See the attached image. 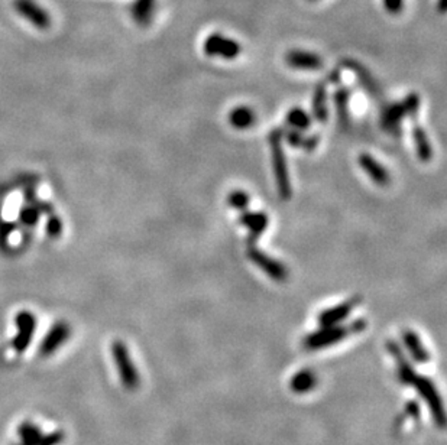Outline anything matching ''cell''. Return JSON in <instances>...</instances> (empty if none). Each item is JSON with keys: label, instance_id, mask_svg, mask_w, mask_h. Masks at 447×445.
Segmentation results:
<instances>
[{"label": "cell", "instance_id": "34", "mask_svg": "<svg viewBox=\"0 0 447 445\" xmlns=\"http://www.w3.org/2000/svg\"><path fill=\"white\" fill-rule=\"evenodd\" d=\"M13 445H22V444H13Z\"/></svg>", "mask_w": 447, "mask_h": 445}, {"label": "cell", "instance_id": "6", "mask_svg": "<svg viewBox=\"0 0 447 445\" xmlns=\"http://www.w3.org/2000/svg\"><path fill=\"white\" fill-rule=\"evenodd\" d=\"M18 437L22 445H61L64 442L66 434L63 431L44 434L35 422L23 421L18 426Z\"/></svg>", "mask_w": 447, "mask_h": 445}, {"label": "cell", "instance_id": "11", "mask_svg": "<svg viewBox=\"0 0 447 445\" xmlns=\"http://www.w3.org/2000/svg\"><path fill=\"white\" fill-rule=\"evenodd\" d=\"M361 304V296H353L345 302H341L332 308H327L325 311H321L318 315V324L321 327L326 325H337L342 324L346 318L350 315V312L356 308Z\"/></svg>", "mask_w": 447, "mask_h": 445}, {"label": "cell", "instance_id": "13", "mask_svg": "<svg viewBox=\"0 0 447 445\" xmlns=\"http://www.w3.org/2000/svg\"><path fill=\"white\" fill-rule=\"evenodd\" d=\"M387 348H388V353L395 359L398 380L403 385L410 386L411 381L415 377V375H417V372H415L411 360L407 359V356L403 353V350H401V347L395 341H388L387 343Z\"/></svg>", "mask_w": 447, "mask_h": 445}, {"label": "cell", "instance_id": "30", "mask_svg": "<svg viewBox=\"0 0 447 445\" xmlns=\"http://www.w3.org/2000/svg\"><path fill=\"white\" fill-rule=\"evenodd\" d=\"M61 230H63V226H61V223L58 218H51V221L48 223V234L51 237H58Z\"/></svg>", "mask_w": 447, "mask_h": 445}, {"label": "cell", "instance_id": "24", "mask_svg": "<svg viewBox=\"0 0 447 445\" xmlns=\"http://www.w3.org/2000/svg\"><path fill=\"white\" fill-rule=\"evenodd\" d=\"M229 120H230V124L236 127V129L245 131V129H248V127L254 126L256 116H255V111L252 108L246 107V106H239L232 110V113H230V116H229Z\"/></svg>", "mask_w": 447, "mask_h": 445}, {"label": "cell", "instance_id": "5", "mask_svg": "<svg viewBox=\"0 0 447 445\" xmlns=\"http://www.w3.org/2000/svg\"><path fill=\"white\" fill-rule=\"evenodd\" d=\"M15 325H17V334L12 340V348L17 354H22L35 336L37 318L30 311H21L15 316Z\"/></svg>", "mask_w": 447, "mask_h": 445}, {"label": "cell", "instance_id": "12", "mask_svg": "<svg viewBox=\"0 0 447 445\" xmlns=\"http://www.w3.org/2000/svg\"><path fill=\"white\" fill-rule=\"evenodd\" d=\"M268 223H269V218L265 213H262V211L254 213V211H248V210L242 211V214L239 217V225L245 226L249 230L248 246H254L256 243L258 238L267 230Z\"/></svg>", "mask_w": 447, "mask_h": 445}, {"label": "cell", "instance_id": "32", "mask_svg": "<svg viewBox=\"0 0 447 445\" xmlns=\"http://www.w3.org/2000/svg\"><path fill=\"white\" fill-rule=\"evenodd\" d=\"M329 78H330V82H332V83H339V79H341V74H339V71H333V73L329 75Z\"/></svg>", "mask_w": 447, "mask_h": 445}, {"label": "cell", "instance_id": "8", "mask_svg": "<svg viewBox=\"0 0 447 445\" xmlns=\"http://www.w3.org/2000/svg\"><path fill=\"white\" fill-rule=\"evenodd\" d=\"M71 336V327L66 321H57L53 324V327L45 334L44 340L39 344L38 354L44 359H47L53 354H55L59 347L66 344Z\"/></svg>", "mask_w": 447, "mask_h": 445}, {"label": "cell", "instance_id": "28", "mask_svg": "<svg viewBox=\"0 0 447 445\" xmlns=\"http://www.w3.org/2000/svg\"><path fill=\"white\" fill-rule=\"evenodd\" d=\"M403 106L406 108V115L411 119V120H417V115H419V110H420V97L417 93H410L406 100L403 102Z\"/></svg>", "mask_w": 447, "mask_h": 445}, {"label": "cell", "instance_id": "35", "mask_svg": "<svg viewBox=\"0 0 447 445\" xmlns=\"http://www.w3.org/2000/svg\"><path fill=\"white\" fill-rule=\"evenodd\" d=\"M312 2H313V0H312Z\"/></svg>", "mask_w": 447, "mask_h": 445}, {"label": "cell", "instance_id": "10", "mask_svg": "<svg viewBox=\"0 0 447 445\" xmlns=\"http://www.w3.org/2000/svg\"><path fill=\"white\" fill-rule=\"evenodd\" d=\"M203 50L210 57H222L226 59H234L240 54L242 46L236 41L226 38L222 34H211L205 41Z\"/></svg>", "mask_w": 447, "mask_h": 445}, {"label": "cell", "instance_id": "29", "mask_svg": "<svg viewBox=\"0 0 447 445\" xmlns=\"http://www.w3.org/2000/svg\"><path fill=\"white\" fill-rule=\"evenodd\" d=\"M383 8L392 15H398L404 9V0H383Z\"/></svg>", "mask_w": 447, "mask_h": 445}, {"label": "cell", "instance_id": "27", "mask_svg": "<svg viewBox=\"0 0 447 445\" xmlns=\"http://www.w3.org/2000/svg\"><path fill=\"white\" fill-rule=\"evenodd\" d=\"M249 202H251V197L248 196V193H245L242 189L234 191V193H230L227 197V204L238 211L248 210Z\"/></svg>", "mask_w": 447, "mask_h": 445}, {"label": "cell", "instance_id": "19", "mask_svg": "<svg viewBox=\"0 0 447 445\" xmlns=\"http://www.w3.org/2000/svg\"><path fill=\"white\" fill-rule=\"evenodd\" d=\"M316 385H317V376L313 370H308V369L297 372L289 380V389L297 395H303L313 390Z\"/></svg>", "mask_w": 447, "mask_h": 445}, {"label": "cell", "instance_id": "33", "mask_svg": "<svg viewBox=\"0 0 447 445\" xmlns=\"http://www.w3.org/2000/svg\"><path fill=\"white\" fill-rule=\"evenodd\" d=\"M446 8H447V0H439V6H437V9H439L441 13H444V12H446Z\"/></svg>", "mask_w": 447, "mask_h": 445}, {"label": "cell", "instance_id": "31", "mask_svg": "<svg viewBox=\"0 0 447 445\" xmlns=\"http://www.w3.org/2000/svg\"><path fill=\"white\" fill-rule=\"evenodd\" d=\"M38 218V213L35 210H25L22 213V220L26 225H35V221Z\"/></svg>", "mask_w": 447, "mask_h": 445}, {"label": "cell", "instance_id": "25", "mask_svg": "<svg viewBox=\"0 0 447 445\" xmlns=\"http://www.w3.org/2000/svg\"><path fill=\"white\" fill-rule=\"evenodd\" d=\"M287 123L291 127V129H296V131H307L308 127L312 126V117L308 116V113L305 110L300 108V107H294L288 111L287 115Z\"/></svg>", "mask_w": 447, "mask_h": 445}, {"label": "cell", "instance_id": "3", "mask_svg": "<svg viewBox=\"0 0 447 445\" xmlns=\"http://www.w3.org/2000/svg\"><path fill=\"white\" fill-rule=\"evenodd\" d=\"M112 356H113V361H115L122 386L131 392L136 390L141 386V375L137 372L136 364L132 360L126 343H123L120 340L113 341Z\"/></svg>", "mask_w": 447, "mask_h": 445}, {"label": "cell", "instance_id": "26", "mask_svg": "<svg viewBox=\"0 0 447 445\" xmlns=\"http://www.w3.org/2000/svg\"><path fill=\"white\" fill-rule=\"evenodd\" d=\"M153 5H155V0H136L132 8L133 19L141 25H148L152 18Z\"/></svg>", "mask_w": 447, "mask_h": 445}, {"label": "cell", "instance_id": "21", "mask_svg": "<svg viewBox=\"0 0 447 445\" xmlns=\"http://www.w3.org/2000/svg\"><path fill=\"white\" fill-rule=\"evenodd\" d=\"M287 143H289L291 146L294 148H300L304 149L307 152H312L318 146V142L320 138L313 135V136H307L304 135L301 131H296V129H289L284 133Z\"/></svg>", "mask_w": 447, "mask_h": 445}, {"label": "cell", "instance_id": "4", "mask_svg": "<svg viewBox=\"0 0 447 445\" xmlns=\"http://www.w3.org/2000/svg\"><path fill=\"white\" fill-rule=\"evenodd\" d=\"M410 386L417 390L421 399L427 404V408L431 413V417H433V421L436 422V425L443 428L446 425V413H444L443 401L435 385V381L427 376L415 375Z\"/></svg>", "mask_w": 447, "mask_h": 445}, {"label": "cell", "instance_id": "20", "mask_svg": "<svg viewBox=\"0 0 447 445\" xmlns=\"http://www.w3.org/2000/svg\"><path fill=\"white\" fill-rule=\"evenodd\" d=\"M343 66L348 67L349 70H352L354 74L358 75L359 82L365 87V90H368L369 93H371V95H375V97H378V95L381 94V90H379L378 84L375 83V79L372 78V75L368 73V70L362 66V64H359L358 61H354V59H346V61H343Z\"/></svg>", "mask_w": 447, "mask_h": 445}, {"label": "cell", "instance_id": "22", "mask_svg": "<svg viewBox=\"0 0 447 445\" xmlns=\"http://www.w3.org/2000/svg\"><path fill=\"white\" fill-rule=\"evenodd\" d=\"M313 116L320 123H325L329 117L326 82L317 84V87H316V91L313 95Z\"/></svg>", "mask_w": 447, "mask_h": 445}, {"label": "cell", "instance_id": "18", "mask_svg": "<svg viewBox=\"0 0 447 445\" xmlns=\"http://www.w3.org/2000/svg\"><path fill=\"white\" fill-rule=\"evenodd\" d=\"M334 104L337 111V120L339 126L342 131H346L350 126V116H349V100H350V91L348 87L342 86L337 87L334 91Z\"/></svg>", "mask_w": 447, "mask_h": 445}, {"label": "cell", "instance_id": "14", "mask_svg": "<svg viewBox=\"0 0 447 445\" xmlns=\"http://www.w3.org/2000/svg\"><path fill=\"white\" fill-rule=\"evenodd\" d=\"M406 108L403 103H394L385 107L381 115V126L383 131L394 136L401 135V122L406 117Z\"/></svg>", "mask_w": 447, "mask_h": 445}, {"label": "cell", "instance_id": "7", "mask_svg": "<svg viewBox=\"0 0 447 445\" xmlns=\"http://www.w3.org/2000/svg\"><path fill=\"white\" fill-rule=\"evenodd\" d=\"M246 256H248V259L251 262H254L262 270V272H265L272 281H275V282H285L287 281V278H288L287 267L281 262L268 256L265 252L259 250L255 245L248 246Z\"/></svg>", "mask_w": 447, "mask_h": 445}, {"label": "cell", "instance_id": "17", "mask_svg": "<svg viewBox=\"0 0 447 445\" xmlns=\"http://www.w3.org/2000/svg\"><path fill=\"white\" fill-rule=\"evenodd\" d=\"M289 67L300 70H318L323 67V61L318 55L307 51H289L285 57Z\"/></svg>", "mask_w": 447, "mask_h": 445}, {"label": "cell", "instance_id": "9", "mask_svg": "<svg viewBox=\"0 0 447 445\" xmlns=\"http://www.w3.org/2000/svg\"><path fill=\"white\" fill-rule=\"evenodd\" d=\"M13 8L23 19L32 23L37 29L47 30L51 26L48 12L35 3V0H13Z\"/></svg>", "mask_w": 447, "mask_h": 445}, {"label": "cell", "instance_id": "16", "mask_svg": "<svg viewBox=\"0 0 447 445\" xmlns=\"http://www.w3.org/2000/svg\"><path fill=\"white\" fill-rule=\"evenodd\" d=\"M403 340H404L406 350L408 352V354H410V357L412 359L414 363L424 364V363L430 361L428 350L423 344V341H421V339H420V336L417 332L412 331V330H406L403 332Z\"/></svg>", "mask_w": 447, "mask_h": 445}, {"label": "cell", "instance_id": "1", "mask_svg": "<svg viewBox=\"0 0 447 445\" xmlns=\"http://www.w3.org/2000/svg\"><path fill=\"white\" fill-rule=\"evenodd\" d=\"M366 328L365 320H354L350 324H337V325H326L320 330L305 336L303 344L307 350H323L326 347L334 345L342 340L348 339L352 334L362 332Z\"/></svg>", "mask_w": 447, "mask_h": 445}, {"label": "cell", "instance_id": "2", "mask_svg": "<svg viewBox=\"0 0 447 445\" xmlns=\"http://www.w3.org/2000/svg\"><path fill=\"white\" fill-rule=\"evenodd\" d=\"M283 138L284 133L281 129H274L269 135V146H271V155H272V169L275 173V181L276 187H278V194L281 200H289L291 198V181H289V173L287 167V158L283 149Z\"/></svg>", "mask_w": 447, "mask_h": 445}, {"label": "cell", "instance_id": "23", "mask_svg": "<svg viewBox=\"0 0 447 445\" xmlns=\"http://www.w3.org/2000/svg\"><path fill=\"white\" fill-rule=\"evenodd\" d=\"M412 139L415 143V149H417V155L423 162H428L431 158H433V149H431L428 136L423 127L415 122L412 126Z\"/></svg>", "mask_w": 447, "mask_h": 445}, {"label": "cell", "instance_id": "15", "mask_svg": "<svg viewBox=\"0 0 447 445\" xmlns=\"http://www.w3.org/2000/svg\"><path fill=\"white\" fill-rule=\"evenodd\" d=\"M358 162L361 168L368 173V177L371 178L378 185H388L391 181V177L388 171L385 169L374 156L369 153H361L358 158Z\"/></svg>", "mask_w": 447, "mask_h": 445}]
</instances>
